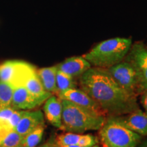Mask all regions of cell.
Returning a JSON list of instances; mask_svg holds the SVG:
<instances>
[{
	"label": "cell",
	"instance_id": "cell-5",
	"mask_svg": "<svg viewBox=\"0 0 147 147\" xmlns=\"http://www.w3.org/2000/svg\"><path fill=\"white\" fill-rule=\"evenodd\" d=\"M36 70L34 65L23 61H5L0 63V80L13 89L24 87L28 77Z\"/></svg>",
	"mask_w": 147,
	"mask_h": 147
},
{
	"label": "cell",
	"instance_id": "cell-7",
	"mask_svg": "<svg viewBox=\"0 0 147 147\" xmlns=\"http://www.w3.org/2000/svg\"><path fill=\"white\" fill-rule=\"evenodd\" d=\"M107 70L125 91L136 96L140 94L136 74L130 63L123 60L120 63L108 67Z\"/></svg>",
	"mask_w": 147,
	"mask_h": 147
},
{
	"label": "cell",
	"instance_id": "cell-9",
	"mask_svg": "<svg viewBox=\"0 0 147 147\" xmlns=\"http://www.w3.org/2000/svg\"><path fill=\"white\" fill-rule=\"evenodd\" d=\"M45 101L34 96L23 86L14 88L10 106L15 110H29L34 109Z\"/></svg>",
	"mask_w": 147,
	"mask_h": 147
},
{
	"label": "cell",
	"instance_id": "cell-12",
	"mask_svg": "<svg viewBox=\"0 0 147 147\" xmlns=\"http://www.w3.org/2000/svg\"><path fill=\"white\" fill-rule=\"evenodd\" d=\"M42 126H45V116L41 110H27L16 126L14 131L23 137Z\"/></svg>",
	"mask_w": 147,
	"mask_h": 147
},
{
	"label": "cell",
	"instance_id": "cell-4",
	"mask_svg": "<svg viewBox=\"0 0 147 147\" xmlns=\"http://www.w3.org/2000/svg\"><path fill=\"white\" fill-rule=\"evenodd\" d=\"M99 136L102 147H136L142 139V136L129 129L115 117L106 118Z\"/></svg>",
	"mask_w": 147,
	"mask_h": 147
},
{
	"label": "cell",
	"instance_id": "cell-23",
	"mask_svg": "<svg viewBox=\"0 0 147 147\" xmlns=\"http://www.w3.org/2000/svg\"><path fill=\"white\" fill-rule=\"evenodd\" d=\"M36 147H37V146H36ZM38 147H57V146L56 144H55L54 140H53L49 141V142L45 143V144H42V145H41V146H38Z\"/></svg>",
	"mask_w": 147,
	"mask_h": 147
},
{
	"label": "cell",
	"instance_id": "cell-6",
	"mask_svg": "<svg viewBox=\"0 0 147 147\" xmlns=\"http://www.w3.org/2000/svg\"><path fill=\"white\" fill-rule=\"evenodd\" d=\"M124 60L130 63L136 71L140 94L147 91V46L142 42L132 44Z\"/></svg>",
	"mask_w": 147,
	"mask_h": 147
},
{
	"label": "cell",
	"instance_id": "cell-2",
	"mask_svg": "<svg viewBox=\"0 0 147 147\" xmlns=\"http://www.w3.org/2000/svg\"><path fill=\"white\" fill-rule=\"evenodd\" d=\"M62 117L60 129L66 132L83 134L100 130L106 117L96 112L82 108L67 100H61Z\"/></svg>",
	"mask_w": 147,
	"mask_h": 147
},
{
	"label": "cell",
	"instance_id": "cell-22",
	"mask_svg": "<svg viewBox=\"0 0 147 147\" xmlns=\"http://www.w3.org/2000/svg\"><path fill=\"white\" fill-rule=\"evenodd\" d=\"M140 95V103L144 108L145 113L147 114V91L143 92Z\"/></svg>",
	"mask_w": 147,
	"mask_h": 147
},
{
	"label": "cell",
	"instance_id": "cell-3",
	"mask_svg": "<svg viewBox=\"0 0 147 147\" xmlns=\"http://www.w3.org/2000/svg\"><path fill=\"white\" fill-rule=\"evenodd\" d=\"M131 45V38H112L99 43L82 56L91 65L107 69L123 61Z\"/></svg>",
	"mask_w": 147,
	"mask_h": 147
},
{
	"label": "cell",
	"instance_id": "cell-21",
	"mask_svg": "<svg viewBox=\"0 0 147 147\" xmlns=\"http://www.w3.org/2000/svg\"><path fill=\"white\" fill-rule=\"evenodd\" d=\"M9 119L0 117V142L7 134L14 130L9 121Z\"/></svg>",
	"mask_w": 147,
	"mask_h": 147
},
{
	"label": "cell",
	"instance_id": "cell-20",
	"mask_svg": "<svg viewBox=\"0 0 147 147\" xmlns=\"http://www.w3.org/2000/svg\"><path fill=\"white\" fill-rule=\"evenodd\" d=\"M23 136L16 131H10L0 142V147H22Z\"/></svg>",
	"mask_w": 147,
	"mask_h": 147
},
{
	"label": "cell",
	"instance_id": "cell-1",
	"mask_svg": "<svg viewBox=\"0 0 147 147\" xmlns=\"http://www.w3.org/2000/svg\"><path fill=\"white\" fill-rule=\"evenodd\" d=\"M79 84L98 104L106 116H122L140 108L136 95L125 91L107 69L91 67L80 76Z\"/></svg>",
	"mask_w": 147,
	"mask_h": 147
},
{
	"label": "cell",
	"instance_id": "cell-19",
	"mask_svg": "<svg viewBox=\"0 0 147 147\" xmlns=\"http://www.w3.org/2000/svg\"><path fill=\"white\" fill-rule=\"evenodd\" d=\"M13 88L0 80V110L10 106Z\"/></svg>",
	"mask_w": 147,
	"mask_h": 147
},
{
	"label": "cell",
	"instance_id": "cell-13",
	"mask_svg": "<svg viewBox=\"0 0 147 147\" xmlns=\"http://www.w3.org/2000/svg\"><path fill=\"white\" fill-rule=\"evenodd\" d=\"M91 64L83 56H77L66 59L63 62L57 65V67L59 70L75 78L81 76L91 68Z\"/></svg>",
	"mask_w": 147,
	"mask_h": 147
},
{
	"label": "cell",
	"instance_id": "cell-18",
	"mask_svg": "<svg viewBox=\"0 0 147 147\" xmlns=\"http://www.w3.org/2000/svg\"><path fill=\"white\" fill-rule=\"evenodd\" d=\"M44 131L45 126H42L27 134L22 140V147H36L41 142Z\"/></svg>",
	"mask_w": 147,
	"mask_h": 147
},
{
	"label": "cell",
	"instance_id": "cell-8",
	"mask_svg": "<svg viewBox=\"0 0 147 147\" xmlns=\"http://www.w3.org/2000/svg\"><path fill=\"white\" fill-rule=\"evenodd\" d=\"M56 95L60 100H67L76 105L96 112L106 117V115L98 104L83 90L74 88V89H69L66 91L59 92Z\"/></svg>",
	"mask_w": 147,
	"mask_h": 147
},
{
	"label": "cell",
	"instance_id": "cell-25",
	"mask_svg": "<svg viewBox=\"0 0 147 147\" xmlns=\"http://www.w3.org/2000/svg\"><path fill=\"white\" fill-rule=\"evenodd\" d=\"M61 147H84V146H77V145H67V146H63ZM91 147H100L98 145H95V146H91Z\"/></svg>",
	"mask_w": 147,
	"mask_h": 147
},
{
	"label": "cell",
	"instance_id": "cell-11",
	"mask_svg": "<svg viewBox=\"0 0 147 147\" xmlns=\"http://www.w3.org/2000/svg\"><path fill=\"white\" fill-rule=\"evenodd\" d=\"M55 143L57 147L67 145H77V146L91 147L98 144L97 138L92 134H82L65 132L58 135L54 139Z\"/></svg>",
	"mask_w": 147,
	"mask_h": 147
},
{
	"label": "cell",
	"instance_id": "cell-24",
	"mask_svg": "<svg viewBox=\"0 0 147 147\" xmlns=\"http://www.w3.org/2000/svg\"><path fill=\"white\" fill-rule=\"evenodd\" d=\"M145 138L142 139L138 143L136 147H147V136H144Z\"/></svg>",
	"mask_w": 147,
	"mask_h": 147
},
{
	"label": "cell",
	"instance_id": "cell-10",
	"mask_svg": "<svg viewBox=\"0 0 147 147\" xmlns=\"http://www.w3.org/2000/svg\"><path fill=\"white\" fill-rule=\"evenodd\" d=\"M115 118L131 131L142 137L147 136V114L140 108Z\"/></svg>",
	"mask_w": 147,
	"mask_h": 147
},
{
	"label": "cell",
	"instance_id": "cell-16",
	"mask_svg": "<svg viewBox=\"0 0 147 147\" xmlns=\"http://www.w3.org/2000/svg\"><path fill=\"white\" fill-rule=\"evenodd\" d=\"M24 87L34 96L39 97L45 101L53 95L52 93H49L44 89L38 74H37V70L34 71L28 77L26 82L24 84Z\"/></svg>",
	"mask_w": 147,
	"mask_h": 147
},
{
	"label": "cell",
	"instance_id": "cell-15",
	"mask_svg": "<svg viewBox=\"0 0 147 147\" xmlns=\"http://www.w3.org/2000/svg\"><path fill=\"white\" fill-rule=\"evenodd\" d=\"M57 71V65L43 67L37 70V74L44 89L52 94H56L57 92L56 85Z\"/></svg>",
	"mask_w": 147,
	"mask_h": 147
},
{
	"label": "cell",
	"instance_id": "cell-14",
	"mask_svg": "<svg viewBox=\"0 0 147 147\" xmlns=\"http://www.w3.org/2000/svg\"><path fill=\"white\" fill-rule=\"evenodd\" d=\"M44 113L47 120L53 126L61 128L62 117L61 100L53 95L49 97L45 102Z\"/></svg>",
	"mask_w": 147,
	"mask_h": 147
},
{
	"label": "cell",
	"instance_id": "cell-17",
	"mask_svg": "<svg viewBox=\"0 0 147 147\" xmlns=\"http://www.w3.org/2000/svg\"><path fill=\"white\" fill-rule=\"evenodd\" d=\"M56 85L57 90V93L69 89L76 88V83L74 80V78L59 70L58 69L56 76Z\"/></svg>",
	"mask_w": 147,
	"mask_h": 147
}]
</instances>
